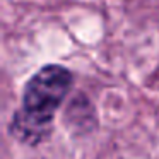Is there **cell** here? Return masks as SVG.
Here are the masks:
<instances>
[{
	"label": "cell",
	"instance_id": "6da1fadb",
	"mask_svg": "<svg viewBox=\"0 0 159 159\" xmlns=\"http://www.w3.org/2000/svg\"><path fill=\"white\" fill-rule=\"evenodd\" d=\"M74 86V74L60 63L38 69L24 84L21 108L11 121V134L26 144L43 142L52 132L55 113Z\"/></svg>",
	"mask_w": 159,
	"mask_h": 159
}]
</instances>
